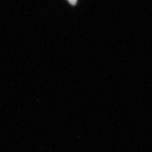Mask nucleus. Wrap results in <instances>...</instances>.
I'll use <instances>...</instances> for the list:
<instances>
[{
  "instance_id": "obj_1",
  "label": "nucleus",
  "mask_w": 152,
  "mask_h": 152,
  "mask_svg": "<svg viewBox=\"0 0 152 152\" xmlns=\"http://www.w3.org/2000/svg\"><path fill=\"white\" fill-rule=\"evenodd\" d=\"M68 1L71 4V5H76L77 1V0H68Z\"/></svg>"
}]
</instances>
